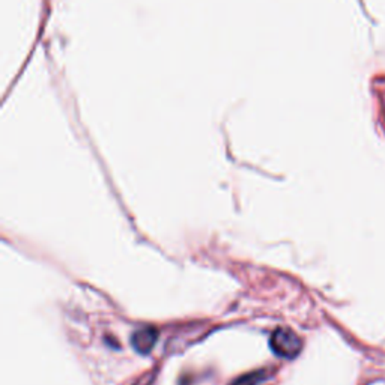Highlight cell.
Segmentation results:
<instances>
[{"mask_svg": "<svg viewBox=\"0 0 385 385\" xmlns=\"http://www.w3.org/2000/svg\"><path fill=\"white\" fill-rule=\"evenodd\" d=\"M158 339V331L154 326H145L132 334L131 345L137 351L139 354H148L150 349L154 348Z\"/></svg>", "mask_w": 385, "mask_h": 385, "instance_id": "obj_2", "label": "cell"}, {"mask_svg": "<svg viewBox=\"0 0 385 385\" xmlns=\"http://www.w3.org/2000/svg\"><path fill=\"white\" fill-rule=\"evenodd\" d=\"M270 346L275 355L283 358H295L303 348V343L294 331L280 328L273 333Z\"/></svg>", "mask_w": 385, "mask_h": 385, "instance_id": "obj_1", "label": "cell"}, {"mask_svg": "<svg viewBox=\"0 0 385 385\" xmlns=\"http://www.w3.org/2000/svg\"><path fill=\"white\" fill-rule=\"evenodd\" d=\"M265 378H266V373L264 371H257V372H253V373L244 375L242 378H239L232 385H259V384L265 381Z\"/></svg>", "mask_w": 385, "mask_h": 385, "instance_id": "obj_3", "label": "cell"}]
</instances>
